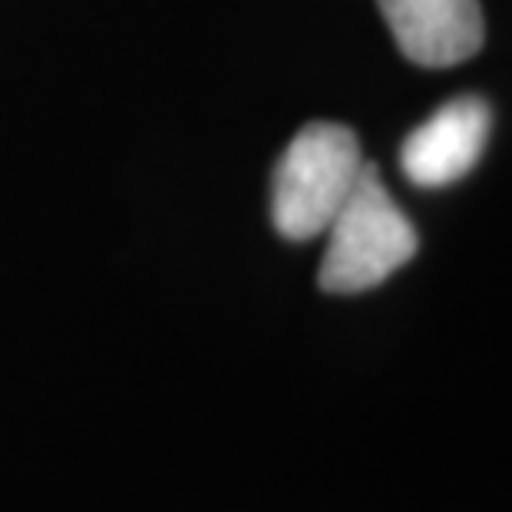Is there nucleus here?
<instances>
[{
	"mask_svg": "<svg viewBox=\"0 0 512 512\" xmlns=\"http://www.w3.org/2000/svg\"><path fill=\"white\" fill-rule=\"evenodd\" d=\"M403 57L440 70L483 47L479 0H377Z\"/></svg>",
	"mask_w": 512,
	"mask_h": 512,
	"instance_id": "20e7f679",
	"label": "nucleus"
},
{
	"mask_svg": "<svg viewBox=\"0 0 512 512\" xmlns=\"http://www.w3.org/2000/svg\"><path fill=\"white\" fill-rule=\"evenodd\" d=\"M420 238L380 182L377 166H364L354 192L328 225L318 285L328 294H357L377 288L417 255Z\"/></svg>",
	"mask_w": 512,
	"mask_h": 512,
	"instance_id": "f03ea898",
	"label": "nucleus"
},
{
	"mask_svg": "<svg viewBox=\"0 0 512 512\" xmlns=\"http://www.w3.org/2000/svg\"><path fill=\"white\" fill-rule=\"evenodd\" d=\"M493 113L476 96H460L440 106L400 146V169L413 185L440 189L470 172L486 149Z\"/></svg>",
	"mask_w": 512,
	"mask_h": 512,
	"instance_id": "7ed1b4c3",
	"label": "nucleus"
},
{
	"mask_svg": "<svg viewBox=\"0 0 512 512\" xmlns=\"http://www.w3.org/2000/svg\"><path fill=\"white\" fill-rule=\"evenodd\" d=\"M361 143L341 123H308L291 139L271 179V222L278 235L308 242L328 232L364 172Z\"/></svg>",
	"mask_w": 512,
	"mask_h": 512,
	"instance_id": "f257e3e1",
	"label": "nucleus"
}]
</instances>
